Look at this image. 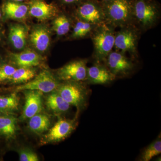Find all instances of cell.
<instances>
[{
	"instance_id": "2e32d148",
	"label": "cell",
	"mask_w": 161,
	"mask_h": 161,
	"mask_svg": "<svg viewBox=\"0 0 161 161\" xmlns=\"http://www.w3.org/2000/svg\"><path fill=\"white\" fill-rule=\"evenodd\" d=\"M47 106L55 113L65 114L70 108L71 105L62 98L57 91L53 92L46 98Z\"/></svg>"
},
{
	"instance_id": "603a6c76",
	"label": "cell",
	"mask_w": 161,
	"mask_h": 161,
	"mask_svg": "<svg viewBox=\"0 0 161 161\" xmlns=\"http://www.w3.org/2000/svg\"><path fill=\"white\" fill-rule=\"evenodd\" d=\"M36 73L32 68L19 67L16 69L10 80L14 83H26L34 78Z\"/></svg>"
},
{
	"instance_id": "ffe728a7",
	"label": "cell",
	"mask_w": 161,
	"mask_h": 161,
	"mask_svg": "<svg viewBox=\"0 0 161 161\" xmlns=\"http://www.w3.org/2000/svg\"><path fill=\"white\" fill-rule=\"evenodd\" d=\"M4 12L7 17L14 19H21L26 17L28 7L17 2H8L4 6Z\"/></svg>"
},
{
	"instance_id": "1f68e13d",
	"label": "cell",
	"mask_w": 161,
	"mask_h": 161,
	"mask_svg": "<svg viewBox=\"0 0 161 161\" xmlns=\"http://www.w3.org/2000/svg\"><path fill=\"white\" fill-rule=\"evenodd\" d=\"M1 17V11H0V18Z\"/></svg>"
},
{
	"instance_id": "f1b7e54d",
	"label": "cell",
	"mask_w": 161,
	"mask_h": 161,
	"mask_svg": "<svg viewBox=\"0 0 161 161\" xmlns=\"http://www.w3.org/2000/svg\"><path fill=\"white\" fill-rule=\"evenodd\" d=\"M12 1H14V2H17V3H18V2H21L22 1H24V0H12Z\"/></svg>"
},
{
	"instance_id": "4316f807",
	"label": "cell",
	"mask_w": 161,
	"mask_h": 161,
	"mask_svg": "<svg viewBox=\"0 0 161 161\" xmlns=\"http://www.w3.org/2000/svg\"><path fill=\"white\" fill-rule=\"evenodd\" d=\"M83 21H80L76 23L72 34L73 38H81L82 37V28H83Z\"/></svg>"
},
{
	"instance_id": "277c9868",
	"label": "cell",
	"mask_w": 161,
	"mask_h": 161,
	"mask_svg": "<svg viewBox=\"0 0 161 161\" xmlns=\"http://www.w3.org/2000/svg\"><path fill=\"white\" fill-rule=\"evenodd\" d=\"M133 17L145 29L154 26L159 17L155 4L149 0H137L133 5Z\"/></svg>"
},
{
	"instance_id": "e0dca14e",
	"label": "cell",
	"mask_w": 161,
	"mask_h": 161,
	"mask_svg": "<svg viewBox=\"0 0 161 161\" xmlns=\"http://www.w3.org/2000/svg\"><path fill=\"white\" fill-rule=\"evenodd\" d=\"M26 30L20 24L13 25L9 29V39L12 44L17 49H22L26 44Z\"/></svg>"
},
{
	"instance_id": "7402d4cb",
	"label": "cell",
	"mask_w": 161,
	"mask_h": 161,
	"mask_svg": "<svg viewBox=\"0 0 161 161\" xmlns=\"http://www.w3.org/2000/svg\"><path fill=\"white\" fill-rule=\"evenodd\" d=\"M161 153V135L144 149L140 157V161H150Z\"/></svg>"
},
{
	"instance_id": "8fae6325",
	"label": "cell",
	"mask_w": 161,
	"mask_h": 161,
	"mask_svg": "<svg viewBox=\"0 0 161 161\" xmlns=\"http://www.w3.org/2000/svg\"><path fill=\"white\" fill-rule=\"evenodd\" d=\"M78 14L81 21L97 26L105 23L102 7L93 2H87L78 8Z\"/></svg>"
},
{
	"instance_id": "5bb4252c",
	"label": "cell",
	"mask_w": 161,
	"mask_h": 161,
	"mask_svg": "<svg viewBox=\"0 0 161 161\" xmlns=\"http://www.w3.org/2000/svg\"><path fill=\"white\" fill-rule=\"evenodd\" d=\"M13 63L19 67L32 68L40 64L41 57L31 50H27L18 53L11 54Z\"/></svg>"
},
{
	"instance_id": "484cf974",
	"label": "cell",
	"mask_w": 161,
	"mask_h": 161,
	"mask_svg": "<svg viewBox=\"0 0 161 161\" xmlns=\"http://www.w3.org/2000/svg\"><path fill=\"white\" fill-rule=\"evenodd\" d=\"M16 69L9 64H4L0 67V82L10 80Z\"/></svg>"
},
{
	"instance_id": "cb8c5ba5",
	"label": "cell",
	"mask_w": 161,
	"mask_h": 161,
	"mask_svg": "<svg viewBox=\"0 0 161 161\" xmlns=\"http://www.w3.org/2000/svg\"><path fill=\"white\" fill-rule=\"evenodd\" d=\"M70 27L69 20L64 15L59 16L53 22V29L58 36L66 35Z\"/></svg>"
},
{
	"instance_id": "83f0119b",
	"label": "cell",
	"mask_w": 161,
	"mask_h": 161,
	"mask_svg": "<svg viewBox=\"0 0 161 161\" xmlns=\"http://www.w3.org/2000/svg\"><path fill=\"white\" fill-rule=\"evenodd\" d=\"M62 1L64 3H66V4H71V3H76L79 0H62Z\"/></svg>"
},
{
	"instance_id": "ac0fdd59",
	"label": "cell",
	"mask_w": 161,
	"mask_h": 161,
	"mask_svg": "<svg viewBox=\"0 0 161 161\" xmlns=\"http://www.w3.org/2000/svg\"><path fill=\"white\" fill-rule=\"evenodd\" d=\"M50 121L47 115L39 114L34 115L29 119L28 128L32 132L36 134H42L49 129Z\"/></svg>"
},
{
	"instance_id": "4fadbf2b",
	"label": "cell",
	"mask_w": 161,
	"mask_h": 161,
	"mask_svg": "<svg viewBox=\"0 0 161 161\" xmlns=\"http://www.w3.org/2000/svg\"><path fill=\"white\" fill-rule=\"evenodd\" d=\"M30 40L36 49L40 52L45 51L49 47L50 43L49 31L45 26H36L32 31Z\"/></svg>"
},
{
	"instance_id": "3957f363",
	"label": "cell",
	"mask_w": 161,
	"mask_h": 161,
	"mask_svg": "<svg viewBox=\"0 0 161 161\" xmlns=\"http://www.w3.org/2000/svg\"><path fill=\"white\" fill-rule=\"evenodd\" d=\"M62 98L70 105L80 110L87 105L90 91L80 81H66L57 89Z\"/></svg>"
},
{
	"instance_id": "4dcf8cb0",
	"label": "cell",
	"mask_w": 161,
	"mask_h": 161,
	"mask_svg": "<svg viewBox=\"0 0 161 161\" xmlns=\"http://www.w3.org/2000/svg\"><path fill=\"white\" fill-rule=\"evenodd\" d=\"M2 112H1V111H0V116H1V115H2Z\"/></svg>"
},
{
	"instance_id": "44dd1931",
	"label": "cell",
	"mask_w": 161,
	"mask_h": 161,
	"mask_svg": "<svg viewBox=\"0 0 161 161\" xmlns=\"http://www.w3.org/2000/svg\"><path fill=\"white\" fill-rule=\"evenodd\" d=\"M19 99L16 93L7 96H0V111L5 113H13L17 111Z\"/></svg>"
},
{
	"instance_id": "5b68a950",
	"label": "cell",
	"mask_w": 161,
	"mask_h": 161,
	"mask_svg": "<svg viewBox=\"0 0 161 161\" xmlns=\"http://www.w3.org/2000/svg\"><path fill=\"white\" fill-rule=\"evenodd\" d=\"M60 85L51 72L44 70L31 80L17 87L16 90L17 92L34 90L47 93L57 90Z\"/></svg>"
},
{
	"instance_id": "52a82bcc",
	"label": "cell",
	"mask_w": 161,
	"mask_h": 161,
	"mask_svg": "<svg viewBox=\"0 0 161 161\" xmlns=\"http://www.w3.org/2000/svg\"><path fill=\"white\" fill-rule=\"evenodd\" d=\"M87 61L78 60L65 64L58 70V78L64 81H81L86 78Z\"/></svg>"
},
{
	"instance_id": "8992f818",
	"label": "cell",
	"mask_w": 161,
	"mask_h": 161,
	"mask_svg": "<svg viewBox=\"0 0 161 161\" xmlns=\"http://www.w3.org/2000/svg\"><path fill=\"white\" fill-rule=\"evenodd\" d=\"M105 60L107 67L115 78L128 76L134 69L132 61L121 52H111Z\"/></svg>"
},
{
	"instance_id": "d6986e66",
	"label": "cell",
	"mask_w": 161,
	"mask_h": 161,
	"mask_svg": "<svg viewBox=\"0 0 161 161\" xmlns=\"http://www.w3.org/2000/svg\"><path fill=\"white\" fill-rule=\"evenodd\" d=\"M17 119L12 115L0 116V135L12 138L16 133Z\"/></svg>"
},
{
	"instance_id": "f546056e",
	"label": "cell",
	"mask_w": 161,
	"mask_h": 161,
	"mask_svg": "<svg viewBox=\"0 0 161 161\" xmlns=\"http://www.w3.org/2000/svg\"><path fill=\"white\" fill-rule=\"evenodd\" d=\"M105 3H107V2H109V1H111V0H102Z\"/></svg>"
},
{
	"instance_id": "7c38bea8",
	"label": "cell",
	"mask_w": 161,
	"mask_h": 161,
	"mask_svg": "<svg viewBox=\"0 0 161 161\" xmlns=\"http://www.w3.org/2000/svg\"><path fill=\"white\" fill-rule=\"evenodd\" d=\"M115 79V77L107 66L99 63L87 67L86 80L91 84H108Z\"/></svg>"
},
{
	"instance_id": "30bf717a",
	"label": "cell",
	"mask_w": 161,
	"mask_h": 161,
	"mask_svg": "<svg viewBox=\"0 0 161 161\" xmlns=\"http://www.w3.org/2000/svg\"><path fill=\"white\" fill-rule=\"evenodd\" d=\"M25 105L20 117L22 120L31 118L41 112L43 107L42 92L34 90L24 91Z\"/></svg>"
},
{
	"instance_id": "9c48e42d",
	"label": "cell",
	"mask_w": 161,
	"mask_h": 161,
	"mask_svg": "<svg viewBox=\"0 0 161 161\" xmlns=\"http://www.w3.org/2000/svg\"><path fill=\"white\" fill-rule=\"evenodd\" d=\"M75 120L60 119L45 136L44 142H56L65 139L75 130L77 125Z\"/></svg>"
},
{
	"instance_id": "ba28073f",
	"label": "cell",
	"mask_w": 161,
	"mask_h": 161,
	"mask_svg": "<svg viewBox=\"0 0 161 161\" xmlns=\"http://www.w3.org/2000/svg\"><path fill=\"white\" fill-rule=\"evenodd\" d=\"M137 41V36L135 31L126 26L115 34L114 47L124 53L129 52L135 55Z\"/></svg>"
},
{
	"instance_id": "d4e9b609",
	"label": "cell",
	"mask_w": 161,
	"mask_h": 161,
	"mask_svg": "<svg viewBox=\"0 0 161 161\" xmlns=\"http://www.w3.org/2000/svg\"><path fill=\"white\" fill-rule=\"evenodd\" d=\"M20 161H38L37 154L28 149H21L19 151Z\"/></svg>"
},
{
	"instance_id": "6da1fadb",
	"label": "cell",
	"mask_w": 161,
	"mask_h": 161,
	"mask_svg": "<svg viewBox=\"0 0 161 161\" xmlns=\"http://www.w3.org/2000/svg\"><path fill=\"white\" fill-rule=\"evenodd\" d=\"M105 23L110 26H127L133 17V5L129 0H111L102 7Z\"/></svg>"
},
{
	"instance_id": "9a60e30c",
	"label": "cell",
	"mask_w": 161,
	"mask_h": 161,
	"mask_svg": "<svg viewBox=\"0 0 161 161\" xmlns=\"http://www.w3.org/2000/svg\"><path fill=\"white\" fill-rule=\"evenodd\" d=\"M56 13L54 6L41 0L34 1L30 8V14L32 16L40 20L48 19L56 15Z\"/></svg>"
},
{
	"instance_id": "7a4b0ae2",
	"label": "cell",
	"mask_w": 161,
	"mask_h": 161,
	"mask_svg": "<svg viewBox=\"0 0 161 161\" xmlns=\"http://www.w3.org/2000/svg\"><path fill=\"white\" fill-rule=\"evenodd\" d=\"M92 40L94 46V58L98 63L106 60L115 43V34L111 26L104 23L97 26Z\"/></svg>"
}]
</instances>
